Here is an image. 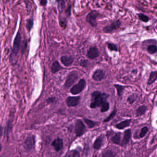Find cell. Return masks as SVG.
<instances>
[{"instance_id":"6da1fadb","label":"cell","mask_w":157,"mask_h":157,"mask_svg":"<svg viewBox=\"0 0 157 157\" xmlns=\"http://www.w3.org/2000/svg\"><path fill=\"white\" fill-rule=\"evenodd\" d=\"M110 94L106 93L96 90L91 94V103L90 108L91 109L100 107L107 102V100Z\"/></svg>"},{"instance_id":"7a4b0ae2","label":"cell","mask_w":157,"mask_h":157,"mask_svg":"<svg viewBox=\"0 0 157 157\" xmlns=\"http://www.w3.org/2000/svg\"><path fill=\"white\" fill-rule=\"evenodd\" d=\"M21 36L20 31H18L13 41V46L10 56V61L11 63H13L16 61L17 56L21 48Z\"/></svg>"},{"instance_id":"3957f363","label":"cell","mask_w":157,"mask_h":157,"mask_svg":"<svg viewBox=\"0 0 157 157\" xmlns=\"http://www.w3.org/2000/svg\"><path fill=\"white\" fill-rule=\"evenodd\" d=\"M79 78V75L78 71H72L68 74L64 84L65 88H69L72 86Z\"/></svg>"},{"instance_id":"277c9868","label":"cell","mask_w":157,"mask_h":157,"mask_svg":"<svg viewBox=\"0 0 157 157\" xmlns=\"http://www.w3.org/2000/svg\"><path fill=\"white\" fill-rule=\"evenodd\" d=\"M100 15L99 12L95 10H91L86 16V21L92 27H97V19Z\"/></svg>"},{"instance_id":"5b68a950","label":"cell","mask_w":157,"mask_h":157,"mask_svg":"<svg viewBox=\"0 0 157 157\" xmlns=\"http://www.w3.org/2000/svg\"><path fill=\"white\" fill-rule=\"evenodd\" d=\"M87 85L86 80L84 78H82L79 81L77 84L73 85L70 90V93L73 95L79 94L85 89Z\"/></svg>"},{"instance_id":"8992f818","label":"cell","mask_w":157,"mask_h":157,"mask_svg":"<svg viewBox=\"0 0 157 157\" xmlns=\"http://www.w3.org/2000/svg\"><path fill=\"white\" fill-rule=\"evenodd\" d=\"M121 25H122V22L121 20L119 19L115 20L111 23L110 24L105 26L103 28V31L105 33H112L117 30H118L121 27Z\"/></svg>"},{"instance_id":"52a82bcc","label":"cell","mask_w":157,"mask_h":157,"mask_svg":"<svg viewBox=\"0 0 157 157\" xmlns=\"http://www.w3.org/2000/svg\"><path fill=\"white\" fill-rule=\"evenodd\" d=\"M86 131V126L82 120L77 119L75 123L74 132L77 137L82 136Z\"/></svg>"},{"instance_id":"ba28073f","label":"cell","mask_w":157,"mask_h":157,"mask_svg":"<svg viewBox=\"0 0 157 157\" xmlns=\"http://www.w3.org/2000/svg\"><path fill=\"white\" fill-rule=\"evenodd\" d=\"M100 51L98 48L95 46H91L89 48L86 53V57L89 59H96L100 56Z\"/></svg>"},{"instance_id":"9c48e42d","label":"cell","mask_w":157,"mask_h":157,"mask_svg":"<svg viewBox=\"0 0 157 157\" xmlns=\"http://www.w3.org/2000/svg\"><path fill=\"white\" fill-rule=\"evenodd\" d=\"M81 99V97L80 96H68L66 99V103L68 107H75L78 105Z\"/></svg>"},{"instance_id":"30bf717a","label":"cell","mask_w":157,"mask_h":157,"mask_svg":"<svg viewBox=\"0 0 157 157\" xmlns=\"http://www.w3.org/2000/svg\"><path fill=\"white\" fill-rule=\"evenodd\" d=\"M105 72L104 71L101 69H98L94 71L92 78L95 81L100 82L105 78Z\"/></svg>"},{"instance_id":"8fae6325","label":"cell","mask_w":157,"mask_h":157,"mask_svg":"<svg viewBox=\"0 0 157 157\" xmlns=\"http://www.w3.org/2000/svg\"><path fill=\"white\" fill-rule=\"evenodd\" d=\"M35 144V139L34 136L27 137L24 142V147L26 150L30 151L34 148Z\"/></svg>"},{"instance_id":"7c38bea8","label":"cell","mask_w":157,"mask_h":157,"mask_svg":"<svg viewBox=\"0 0 157 157\" xmlns=\"http://www.w3.org/2000/svg\"><path fill=\"white\" fill-rule=\"evenodd\" d=\"M51 145L54 148L56 151L58 152L60 151L63 149L64 147V141H63V139L59 137L56 139L53 140Z\"/></svg>"},{"instance_id":"4fadbf2b","label":"cell","mask_w":157,"mask_h":157,"mask_svg":"<svg viewBox=\"0 0 157 157\" xmlns=\"http://www.w3.org/2000/svg\"><path fill=\"white\" fill-rule=\"evenodd\" d=\"M131 134L132 132L130 128H128L124 131L123 139L121 141V147H124L129 143L131 138Z\"/></svg>"},{"instance_id":"5bb4252c","label":"cell","mask_w":157,"mask_h":157,"mask_svg":"<svg viewBox=\"0 0 157 157\" xmlns=\"http://www.w3.org/2000/svg\"><path fill=\"white\" fill-rule=\"evenodd\" d=\"M61 63L65 67H69L72 65L74 61V59L72 56H64L60 57Z\"/></svg>"},{"instance_id":"9a60e30c","label":"cell","mask_w":157,"mask_h":157,"mask_svg":"<svg viewBox=\"0 0 157 157\" xmlns=\"http://www.w3.org/2000/svg\"><path fill=\"white\" fill-rule=\"evenodd\" d=\"M104 141V137L102 135H101L98 136L94 140V142L93 147L94 149L96 150H99L101 149V148L102 147Z\"/></svg>"},{"instance_id":"2e32d148","label":"cell","mask_w":157,"mask_h":157,"mask_svg":"<svg viewBox=\"0 0 157 157\" xmlns=\"http://www.w3.org/2000/svg\"><path fill=\"white\" fill-rule=\"evenodd\" d=\"M131 121H132V120L131 119H125L124 121H121L120 123H118L116 125V128L119 129V130H123L124 128L130 126Z\"/></svg>"},{"instance_id":"e0dca14e","label":"cell","mask_w":157,"mask_h":157,"mask_svg":"<svg viewBox=\"0 0 157 157\" xmlns=\"http://www.w3.org/2000/svg\"><path fill=\"white\" fill-rule=\"evenodd\" d=\"M65 68L60 65L59 62L57 60L54 61L51 65V71L53 74H56L57 72H59L61 70H63Z\"/></svg>"},{"instance_id":"ac0fdd59","label":"cell","mask_w":157,"mask_h":157,"mask_svg":"<svg viewBox=\"0 0 157 157\" xmlns=\"http://www.w3.org/2000/svg\"><path fill=\"white\" fill-rule=\"evenodd\" d=\"M121 133L117 132L111 138V141L112 143L115 145L121 146Z\"/></svg>"},{"instance_id":"d6986e66","label":"cell","mask_w":157,"mask_h":157,"mask_svg":"<svg viewBox=\"0 0 157 157\" xmlns=\"http://www.w3.org/2000/svg\"><path fill=\"white\" fill-rule=\"evenodd\" d=\"M113 86L116 89L117 96L120 98H122L125 89L128 87V86H124L119 84H113Z\"/></svg>"},{"instance_id":"ffe728a7","label":"cell","mask_w":157,"mask_h":157,"mask_svg":"<svg viewBox=\"0 0 157 157\" xmlns=\"http://www.w3.org/2000/svg\"><path fill=\"white\" fill-rule=\"evenodd\" d=\"M157 71H151L147 81V85H151L154 83L157 80Z\"/></svg>"},{"instance_id":"44dd1931","label":"cell","mask_w":157,"mask_h":157,"mask_svg":"<svg viewBox=\"0 0 157 157\" xmlns=\"http://www.w3.org/2000/svg\"><path fill=\"white\" fill-rule=\"evenodd\" d=\"M148 110V107L146 105H141L139 106L136 110V115L137 117L141 116L146 113Z\"/></svg>"},{"instance_id":"7402d4cb","label":"cell","mask_w":157,"mask_h":157,"mask_svg":"<svg viewBox=\"0 0 157 157\" xmlns=\"http://www.w3.org/2000/svg\"><path fill=\"white\" fill-rule=\"evenodd\" d=\"M56 2L57 4L58 10L59 13H63L66 10V2L65 0H56Z\"/></svg>"},{"instance_id":"603a6c76","label":"cell","mask_w":157,"mask_h":157,"mask_svg":"<svg viewBox=\"0 0 157 157\" xmlns=\"http://www.w3.org/2000/svg\"><path fill=\"white\" fill-rule=\"evenodd\" d=\"M59 25L63 30H65L67 26L68 19L66 16H60L59 19Z\"/></svg>"},{"instance_id":"cb8c5ba5","label":"cell","mask_w":157,"mask_h":157,"mask_svg":"<svg viewBox=\"0 0 157 157\" xmlns=\"http://www.w3.org/2000/svg\"><path fill=\"white\" fill-rule=\"evenodd\" d=\"M147 51L150 55H154L157 53V47L156 44H149L147 47Z\"/></svg>"},{"instance_id":"d4e9b609","label":"cell","mask_w":157,"mask_h":157,"mask_svg":"<svg viewBox=\"0 0 157 157\" xmlns=\"http://www.w3.org/2000/svg\"><path fill=\"white\" fill-rule=\"evenodd\" d=\"M83 121L85 122V124L87 125L89 128H93L96 125H97V122L93 121V120H91V119L85 118V117L83 118Z\"/></svg>"},{"instance_id":"484cf974","label":"cell","mask_w":157,"mask_h":157,"mask_svg":"<svg viewBox=\"0 0 157 157\" xmlns=\"http://www.w3.org/2000/svg\"><path fill=\"white\" fill-rule=\"evenodd\" d=\"M117 112V108H116V107H115L114 109V110L111 112L110 115H109L106 118H105V119L103 120L104 123H106L110 122V121H111L112 119H113V118L115 117V116L116 115Z\"/></svg>"},{"instance_id":"4316f807","label":"cell","mask_w":157,"mask_h":157,"mask_svg":"<svg viewBox=\"0 0 157 157\" xmlns=\"http://www.w3.org/2000/svg\"><path fill=\"white\" fill-rule=\"evenodd\" d=\"M101 155L102 157H113L117 156V154L113 150L108 149L103 151Z\"/></svg>"},{"instance_id":"83f0119b","label":"cell","mask_w":157,"mask_h":157,"mask_svg":"<svg viewBox=\"0 0 157 157\" xmlns=\"http://www.w3.org/2000/svg\"><path fill=\"white\" fill-rule=\"evenodd\" d=\"M107 48L110 51L117 52L118 51V47L116 44L113 43H108L107 44Z\"/></svg>"},{"instance_id":"f1b7e54d","label":"cell","mask_w":157,"mask_h":157,"mask_svg":"<svg viewBox=\"0 0 157 157\" xmlns=\"http://www.w3.org/2000/svg\"><path fill=\"white\" fill-rule=\"evenodd\" d=\"M66 156H67V157H79L80 156V152H79L78 151L74 149L70 151L67 153Z\"/></svg>"},{"instance_id":"f546056e","label":"cell","mask_w":157,"mask_h":157,"mask_svg":"<svg viewBox=\"0 0 157 157\" xmlns=\"http://www.w3.org/2000/svg\"><path fill=\"white\" fill-rule=\"evenodd\" d=\"M138 17L140 21H141L142 22L147 23L150 20L148 16L143 13H140L138 14Z\"/></svg>"},{"instance_id":"4dcf8cb0","label":"cell","mask_w":157,"mask_h":157,"mask_svg":"<svg viewBox=\"0 0 157 157\" xmlns=\"http://www.w3.org/2000/svg\"><path fill=\"white\" fill-rule=\"evenodd\" d=\"M148 131L149 128L147 127L146 126L143 127L140 129V132L139 135V138H144L146 136V135H147Z\"/></svg>"},{"instance_id":"1f68e13d","label":"cell","mask_w":157,"mask_h":157,"mask_svg":"<svg viewBox=\"0 0 157 157\" xmlns=\"http://www.w3.org/2000/svg\"><path fill=\"white\" fill-rule=\"evenodd\" d=\"M34 25L33 20L32 19H28L26 21V28L27 31L29 32H30L33 29Z\"/></svg>"},{"instance_id":"d6a6232c","label":"cell","mask_w":157,"mask_h":157,"mask_svg":"<svg viewBox=\"0 0 157 157\" xmlns=\"http://www.w3.org/2000/svg\"><path fill=\"white\" fill-rule=\"evenodd\" d=\"M136 100L137 96L136 94H132L128 97L127 99V101L129 104L132 105L136 101Z\"/></svg>"},{"instance_id":"836d02e7","label":"cell","mask_w":157,"mask_h":157,"mask_svg":"<svg viewBox=\"0 0 157 157\" xmlns=\"http://www.w3.org/2000/svg\"><path fill=\"white\" fill-rule=\"evenodd\" d=\"M89 61L87 59H82L79 62V65L83 68H87L89 65Z\"/></svg>"},{"instance_id":"e575fe53","label":"cell","mask_w":157,"mask_h":157,"mask_svg":"<svg viewBox=\"0 0 157 157\" xmlns=\"http://www.w3.org/2000/svg\"><path fill=\"white\" fill-rule=\"evenodd\" d=\"M65 14H66V17H67V18L70 17L71 15V5L68 6L67 9L66 10Z\"/></svg>"},{"instance_id":"d590c367","label":"cell","mask_w":157,"mask_h":157,"mask_svg":"<svg viewBox=\"0 0 157 157\" xmlns=\"http://www.w3.org/2000/svg\"><path fill=\"white\" fill-rule=\"evenodd\" d=\"M56 101V98L55 97H49L47 100H46V101L48 103V104H53L55 103Z\"/></svg>"},{"instance_id":"8d00e7d4","label":"cell","mask_w":157,"mask_h":157,"mask_svg":"<svg viewBox=\"0 0 157 157\" xmlns=\"http://www.w3.org/2000/svg\"><path fill=\"white\" fill-rule=\"evenodd\" d=\"M39 2L41 6L45 7L47 4V0H39Z\"/></svg>"},{"instance_id":"74e56055","label":"cell","mask_w":157,"mask_h":157,"mask_svg":"<svg viewBox=\"0 0 157 157\" xmlns=\"http://www.w3.org/2000/svg\"><path fill=\"white\" fill-rule=\"evenodd\" d=\"M3 134V128L2 125L0 124V137L2 136Z\"/></svg>"},{"instance_id":"f35d334b","label":"cell","mask_w":157,"mask_h":157,"mask_svg":"<svg viewBox=\"0 0 157 157\" xmlns=\"http://www.w3.org/2000/svg\"><path fill=\"white\" fill-rule=\"evenodd\" d=\"M137 69H134L132 71V73H134V74H136L137 73Z\"/></svg>"},{"instance_id":"ab89813d","label":"cell","mask_w":157,"mask_h":157,"mask_svg":"<svg viewBox=\"0 0 157 157\" xmlns=\"http://www.w3.org/2000/svg\"><path fill=\"white\" fill-rule=\"evenodd\" d=\"M2 149V145L1 143L0 142V152L1 151Z\"/></svg>"}]
</instances>
